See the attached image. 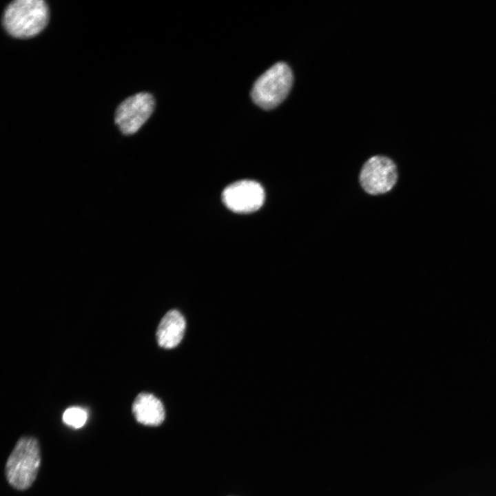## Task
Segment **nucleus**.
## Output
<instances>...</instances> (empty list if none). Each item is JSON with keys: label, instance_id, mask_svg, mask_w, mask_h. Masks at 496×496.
<instances>
[{"label": "nucleus", "instance_id": "obj_1", "mask_svg": "<svg viewBox=\"0 0 496 496\" xmlns=\"http://www.w3.org/2000/svg\"><path fill=\"white\" fill-rule=\"evenodd\" d=\"M49 9L42 0H17L5 9L2 23L6 31L15 38L36 36L47 25Z\"/></svg>", "mask_w": 496, "mask_h": 496}, {"label": "nucleus", "instance_id": "obj_2", "mask_svg": "<svg viewBox=\"0 0 496 496\" xmlns=\"http://www.w3.org/2000/svg\"><path fill=\"white\" fill-rule=\"evenodd\" d=\"M40 463L37 440L31 437H21L6 462V475L8 483L17 490L28 488L36 479Z\"/></svg>", "mask_w": 496, "mask_h": 496}, {"label": "nucleus", "instance_id": "obj_3", "mask_svg": "<svg viewBox=\"0 0 496 496\" xmlns=\"http://www.w3.org/2000/svg\"><path fill=\"white\" fill-rule=\"evenodd\" d=\"M293 79L291 70L287 63H275L255 81L251 91L253 101L264 110L276 107L288 95Z\"/></svg>", "mask_w": 496, "mask_h": 496}, {"label": "nucleus", "instance_id": "obj_4", "mask_svg": "<svg viewBox=\"0 0 496 496\" xmlns=\"http://www.w3.org/2000/svg\"><path fill=\"white\" fill-rule=\"evenodd\" d=\"M154 105V99L149 93L140 92L131 96L118 106L115 123L123 134H134L149 118Z\"/></svg>", "mask_w": 496, "mask_h": 496}, {"label": "nucleus", "instance_id": "obj_5", "mask_svg": "<svg viewBox=\"0 0 496 496\" xmlns=\"http://www.w3.org/2000/svg\"><path fill=\"white\" fill-rule=\"evenodd\" d=\"M397 178L395 163L389 158L375 156L363 165L360 182L364 190L372 195L386 193L395 185Z\"/></svg>", "mask_w": 496, "mask_h": 496}, {"label": "nucleus", "instance_id": "obj_6", "mask_svg": "<svg viewBox=\"0 0 496 496\" xmlns=\"http://www.w3.org/2000/svg\"><path fill=\"white\" fill-rule=\"evenodd\" d=\"M225 206L236 213L246 214L260 209L265 200V192L260 183L242 180L227 186L222 194Z\"/></svg>", "mask_w": 496, "mask_h": 496}, {"label": "nucleus", "instance_id": "obj_7", "mask_svg": "<svg viewBox=\"0 0 496 496\" xmlns=\"http://www.w3.org/2000/svg\"><path fill=\"white\" fill-rule=\"evenodd\" d=\"M132 410L136 421L145 426H158L165 417L161 400L149 393L138 394L133 402Z\"/></svg>", "mask_w": 496, "mask_h": 496}, {"label": "nucleus", "instance_id": "obj_8", "mask_svg": "<svg viewBox=\"0 0 496 496\" xmlns=\"http://www.w3.org/2000/svg\"><path fill=\"white\" fill-rule=\"evenodd\" d=\"M185 326V318L178 311H169L161 319L156 330L158 345L165 349L176 347L183 339Z\"/></svg>", "mask_w": 496, "mask_h": 496}, {"label": "nucleus", "instance_id": "obj_9", "mask_svg": "<svg viewBox=\"0 0 496 496\" xmlns=\"http://www.w3.org/2000/svg\"><path fill=\"white\" fill-rule=\"evenodd\" d=\"M62 418L66 425L74 428H80L87 420V412L81 407L72 406L64 411Z\"/></svg>", "mask_w": 496, "mask_h": 496}]
</instances>
